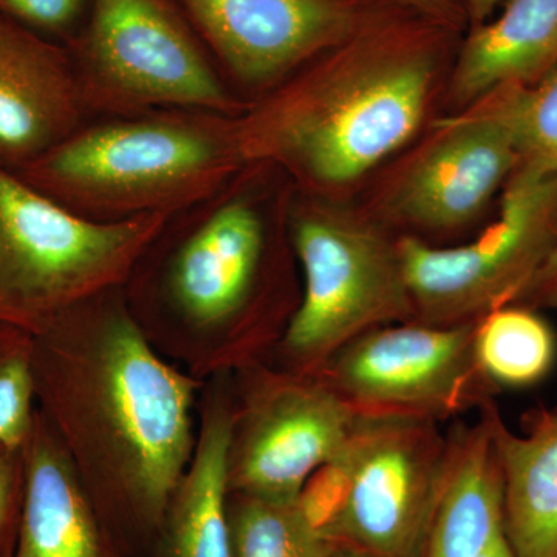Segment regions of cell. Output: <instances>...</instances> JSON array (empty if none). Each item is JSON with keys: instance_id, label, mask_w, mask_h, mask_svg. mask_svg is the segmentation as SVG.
<instances>
[{"instance_id": "19", "label": "cell", "mask_w": 557, "mask_h": 557, "mask_svg": "<svg viewBox=\"0 0 557 557\" xmlns=\"http://www.w3.org/2000/svg\"><path fill=\"white\" fill-rule=\"evenodd\" d=\"M233 438L234 421L228 412H208L197 448L168 508L170 557H234L225 507Z\"/></svg>"}, {"instance_id": "13", "label": "cell", "mask_w": 557, "mask_h": 557, "mask_svg": "<svg viewBox=\"0 0 557 557\" xmlns=\"http://www.w3.org/2000/svg\"><path fill=\"white\" fill-rule=\"evenodd\" d=\"M440 134L399 182L395 212L429 230L465 225L482 211L519 164L515 137L494 102L438 124Z\"/></svg>"}, {"instance_id": "15", "label": "cell", "mask_w": 557, "mask_h": 557, "mask_svg": "<svg viewBox=\"0 0 557 557\" xmlns=\"http://www.w3.org/2000/svg\"><path fill=\"white\" fill-rule=\"evenodd\" d=\"M24 456V497L11 557H104L78 471L40 410Z\"/></svg>"}, {"instance_id": "18", "label": "cell", "mask_w": 557, "mask_h": 557, "mask_svg": "<svg viewBox=\"0 0 557 557\" xmlns=\"http://www.w3.org/2000/svg\"><path fill=\"white\" fill-rule=\"evenodd\" d=\"M450 438L448 475L423 557H480L504 537V480L485 406Z\"/></svg>"}, {"instance_id": "7", "label": "cell", "mask_w": 557, "mask_h": 557, "mask_svg": "<svg viewBox=\"0 0 557 557\" xmlns=\"http://www.w3.org/2000/svg\"><path fill=\"white\" fill-rule=\"evenodd\" d=\"M288 234L304 273V295L285 330L289 357L321 369L369 330L416 322L398 242L324 197L295 190Z\"/></svg>"}, {"instance_id": "6", "label": "cell", "mask_w": 557, "mask_h": 557, "mask_svg": "<svg viewBox=\"0 0 557 557\" xmlns=\"http://www.w3.org/2000/svg\"><path fill=\"white\" fill-rule=\"evenodd\" d=\"M273 171L245 163L207 199L172 214L145 252L153 295L190 327H226L262 292L274 226L292 203L267 194Z\"/></svg>"}, {"instance_id": "26", "label": "cell", "mask_w": 557, "mask_h": 557, "mask_svg": "<svg viewBox=\"0 0 557 557\" xmlns=\"http://www.w3.org/2000/svg\"><path fill=\"white\" fill-rule=\"evenodd\" d=\"M392 2L410 13L437 22L454 33L460 32L467 17V11L458 0H392Z\"/></svg>"}, {"instance_id": "17", "label": "cell", "mask_w": 557, "mask_h": 557, "mask_svg": "<svg viewBox=\"0 0 557 557\" xmlns=\"http://www.w3.org/2000/svg\"><path fill=\"white\" fill-rule=\"evenodd\" d=\"M504 480V534L516 557H557V408L534 410L525 434L486 403Z\"/></svg>"}, {"instance_id": "20", "label": "cell", "mask_w": 557, "mask_h": 557, "mask_svg": "<svg viewBox=\"0 0 557 557\" xmlns=\"http://www.w3.org/2000/svg\"><path fill=\"white\" fill-rule=\"evenodd\" d=\"M556 351L555 333L530 307L511 304L475 322V361L497 388L534 386L553 369Z\"/></svg>"}, {"instance_id": "22", "label": "cell", "mask_w": 557, "mask_h": 557, "mask_svg": "<svg viewBox=\"0 0 557 557\" xmlns=\"http://www.w3.org/2000/svg\"><path fill=\"white\" fill-rule=\"evenodd\" d=\"M234 557H329L333 548L293 504L242 496L230 519Z\"/></svg>"}, {"instance_id": "27", "label": "cell", "mask_w": 557, "mask_h": 557, "mask_svg": "<svg viewBox=\"0 0 557 557\" xmlns=\"http://www.w3.org/2000/svg\"><path fill=\"white\" fill-rule=\"evenodd\" d=\"M557 309V244L516 304Z\"/></svg>"}, {"instance_id": "5", "label": "cell", "mask_w": 557, "mask_h": 557, "mask_svg": "<svg viewBox=\"0 0 557 557\" xmlns=\"http://www.w3.org/2000/svg\"><path fill=\"white\" fill-rule=\"evenodd\" d=\"M64 46L89 119L159 109L239 116L249 108L174 0H91Z\"/></svg>"}, {"instance_id": "23", "label": "cell", "mask_w": 557, "mask_h": 557, "mask_svg": "<svg viewBox=\"0 0 557 557\" xmlns=\"http://www.w3.org/2000/svg\"><path fill=\"white\" fill-rule=\"evenodd\" d=\"M33 335L0 325V445L24 448L35 424Z\"/></svg>"}, {"instance_id": "4", "label": "cell", "mask_w": 557, "mask_h": 557, "mask_svg": "<svg viewBox=\"0 0 557 557\" xmlns=\"http://www.w3.org/2000/svg\"><path fill=\"white\" fill-rule=\"evenodd\" d=\"M171 215L94 222L0 164V325L36 335L62 311L124 287Z\"/></svg>"}, {"instance_id": "24", "label": "cell", "mask_w": 557, "mask_h": 557, "mask_svg": "<svg viewBox=\"0 0 557 557\" xmlns=\"http://www.w3.org/2000/svg\"><path fill=\"white\" fill-rule=\"evenodd\" d=\"M91 0H0V14L57 42L67 44L86 20Z\"/></svg>"}, {"instance_id": "9", "label": "cell", "mask_w": 557, "mask_h": 557, "mask_svg": "<svg viewBox=\"0 0 557 557\" xmlns=\"http://www.w3.org/2000/svg\"><path fill=\"white\" fill-rule=\"evenodd\" d=\"M475 322H399L369 330L339 348L321 380L364 418L445 420L493 401L498 388L474 355Z\"/></svg>"}, {"instance_id": "25", "label": "cell", "mask_w": 557, "mask_h": 557, "mask_svg": "<svg viewBox=\"0 0 557 557\" xmlns=\"http://www.w3.org/2000/svg\"><path fill=\"white\" fill-rule=\"evenodd\" d=\"M24 483V448L0 445V548L17 508L22 507Z\"/></svg>"}, {"instance_id": "1", "label": "cell", "mask_w": 557, "mask_h": 557, "mask_svg": "<svg viewBox=\"0 0 557 557\" xmlns=\"http://www.w3.org/2000/svg\"><path fill=\"white\" fill-rule=\"evenodd\" d=\"M123 288L33 335L35 397L76 471L159 520L193 457L194 383L150 348Z\"/></svg>"}, {"instance_id": "14", "label": "cell", "mask_w": 557, "mask_h": 557, "mask_svg": "<svg viewBox=\"0 0 557 557\" xmlns=\"http://www.w3.org/2000/svg\"><path fill=\"white\" fill-rule=\"evenodd\" d=\"M87 120L67 47L0 14V164L20 171Z\"/></svg>"}, {"instance_id": "11", "label": "cell", "mask_w": 557, "mask_h": 557, "mask_svg": "<svg viewBox=\"0 0 557 557\" xmlns=\"http://www.w3.org/2000/svg\"><path fill=\"white\" fill-rule=\"evenodd\" d=\"M435 421L364 418L341 544L373 557H423L448 475Z\"/></svg>"}, {"instance_id": "8", "label": "cell", "mask_w": 557, "mask_h": 557, "mask_svg": "<svg viewBox=\"0 0 557 557\" xmlns=\"http://www.w3.org/2000/svg\"><path fill=\"white\" fill-rule=\"evenodd\" d=\"M557 244V175L516 168L493 225L471 244L398 240L416 322L460 325L518 302Z\"/></svg>"}, {"instance_id": "12", "label": "cell", "mask_w": 557, "mask_h": 557, "mask_svg": "<svg viewBox=\"0 0 557 557\" xmlns=\"http://www.w3.org/2000/svg\"><path fill=\"white\" fill-rule=\"evenodd\" d=\"M361 420L324 380L274 384L252 406L237 443L233 438L228 487L240 496L293 504Z\"/></svg>"}, {"instance_id": "16", "label": "cell", "mask_w": 557, "mask_h": 557, "mask_svg": "<svg viewBox=\"0 0 557 557\" xmlns=\"http://www.w3.org/2000/svg\"><path fill=\"white\" fill-rule=\"evenodd\" d=\"M557 69V0H507L458 50L449 101L474 104L505 86H531Z\"/></svg>"}, {"instance_id": "28", "label": "cell", "mask_w": 557, "mask_h": 557, "mask_svg": "<svg viewBox=\"0 0 557 557\" xmlns=\"http://www.w3.org/2000/svg\"><path fill=\"white\" fill-rule=\"evenodd\" d=\"M502 0H465V11L472 27L490 21Z\"/></svg>"}, {"instance_id": "21", "label": "cell", "mask_w": 557, "mask_h": 557, "mask_svg": "<svg viewBox=\"0 0 557 557\" xmlns=\"http://www.w3.org/2000/svg\"><path fill=\"white\" fill-rule=\"evenodd\" d=\"M485 97L511 129L518 168L557 175V69L531 86H505Z\"/></svg>"}, {"instance_id": "29", "label": "cell", "mask_w": 557, "mask_h": 557, "mask_svg": "<svg viewBox=\"0 0 557 557\" xmlns=\"http://www.w3.org/2000/svg\"><path fill=\"white\" fill-rule=\"evenodd\" d=\"M480 557H516L515 553H512L511 547H509L507 539L500 537L496 542V544L491 545L490 548L486 549Z\"/></svg>"}, {"instance_id": "10", "label": "cell", "mask_w": 557, "mask_h": 557, "mask_svg": "<svg viewBox=\"0 0 557 557\" xmlns=\"http://www.w3.org/2000/svg\"><path fill=\"white\" fill-rule=\"evenodd\" d=\"M231 89L251 104L388 11L392 0H174Z\"/></svg>"}, {"instance_id": "30", "label": "cell", "mask_w": 557, "mask_h": 557, "mask_svg": "<svg viewBox=\"0 0 557 557\" xmlns=\"http://www.w3.org/2000/svg\"><path fill=\"white\" fill-rule=\"evenodd\" d=\"M329 557H373L369 553L361 552V549L348 547V545H336L335 548L330 552Z\"/></svg>"}, {"instance_id": "3", "label": "cell", "mask_w": 557, "mask_h": 557, "mask_svg": "<svg viewBox=\"0 0 557 557\" xmlns=\"http://www.w3.org/2000/svg\"><path fill=\"white\" fill-rule=\"evenodd\" d=\"M239 116L159 109L90 119L14 172L94 222L175 214L207 199L244 166Z\"/></svg>"}, {"instance_id": "2", "label": "cell", "mask_w": 557, "mask_h": 557, "mask_svg": "<svg viewBox=\"0 0 557 557\" xmlns=\"http://www.w3.org/2000/svg\"><path fill=\"white\" fill-rule=\"evenodd\" d=\"M453 35L388 11L249 104L242 159L271 164L307 196L361 177L416 134Z\"/></svg>"}]
</instances>
